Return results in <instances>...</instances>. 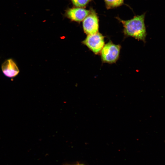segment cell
Segmentation results:
<instances>
[{
    "mask_svg": "<svg viewBox=\"0 0 165 165\" xmlns=\"http://www.w3.org/2000/svg\"><path fill=\"white\" fill-rule=\"evenodd\" d=\"M145 14L135 16L132 19L124 20L116 19L123 25V32L126 37H131L138 40L145 42L146 31L145 24Z\"/></svg>",
    "mask_w": 165,
    "mask_h": 165,
    "instance_id": "obj_1",
    "label": "cell"
},
{
    "mask_svg": "<svg viewBox=\"0 0 165 165\" xmlns=\"http://www.w3.org/2000/svg\"><path fill=\"white\" fill-rule=\"evenodd\" d=\"M121 46L111 41L104 45L101 52V58L103 63L113 64L118 60Z\"/></svg>",
    "mask_w": 165,
    "mask_h": 165,
    "instance_id": "obj_2",
    "label": "cell"
},
{
    "mask_svg": "<svg viewBox=\"0 0 165 165\" xmlns=\"http://www.w3.org/2000/svg\"><path fill=\"white\" fill-rule=\"evenodd\" d=\"M104 37L99 32L87 35L83 43L95 54H98L105 45Z\"/></svg>",
    "mask_w": 165,
    "mask_h": 165,
    "instance_id": "obj_3",
    "label": "cell"
},
{
    "mask_svg": "<svg viewBox=\"0 0 165 165\" xmlns=\"http://www.w3.org/2000/svg\"><path fill=\"white\" fill-rule=\"evenodd\" d=\"M82 26L84 32L87 35L98 32L99 19L97 14L92 9L89 14L83 20Z\"/></svg>",
    "mask_w": 165,
    "mask_h": 165,
    "instance_id": "obj_4",
    "label": "cell"
},
{
    "mask_svg": "<svg viewBox=\"0 0 165 165\" xmlns=\"http://www.w3.org/2000/svg\"><path fill=\"white\" fill-rule=\"evenodd\" d=\"M90 12V9L75 7L67 9L64 15L66 17L72 21L80 22L83 21Z\"/></svg>",
    "mask_w": 165,
    "mask_h": 165,
    "instance_id": "obj_5",
    "label": "cell"
},
{
    "mask_svg": "<svg viewBox=\"0 0 165 165\" xmlns=\"http://www.w3.org/2000/svg\"><path fill=\"white\" fill-rule=\"evenodd\" d=\"M1 69L4 75L10 78L15 77L20 72L17 64L11 58L7 59L3 62L1 66Z\"/></svg>",
    "mask_w": 165,
    "mask_h": 165,
    "instance_id": "obj_6",
    "label": "cell"
},
{
    "mask_svg": "<svg viewBox=\"0 0 165 165\" xmlns=\"http://www.w3.org/2000/svg\"><path fill=\"white\" fill-rule=\"evenodd\" d=\"M107 9L118 7L124 4V0H104Z\"/></svg>",
    "mask_w": 165,
    "mask_h": 165,
    "instance_id": "obj_7",
    "label": "cell"
},
{
    "mask_svg": "<svg viewBox=\"0 0 165 165\" xmlns=\"http://www.w3.org/2000/svg\"><path fill=\"white\" fill-rule=\"evenodd\" d=\"M75 7H85L92 0H70Z\"/></svg>",
    "mask_w": 165,
    "mask_h": 165,
    "instance_id": "obj_8",
    "label": "cell"
},
{
    "mask_svg": "<svg viewBox=\"0 0 165 165\" xmlns=\"http://www.w3.org/2000/svg\"><path fill=\"white\" fill-rule=\"evenodd\" d=\"M64 165H85L83 163H80L79 162H78L77 163L73 164H65Z\"/></svg>",
    "mask_w": 165,
    "mask_h": 165,
    "instance_id": "obj_9",
    "label": "cell"
}]
</instances>
